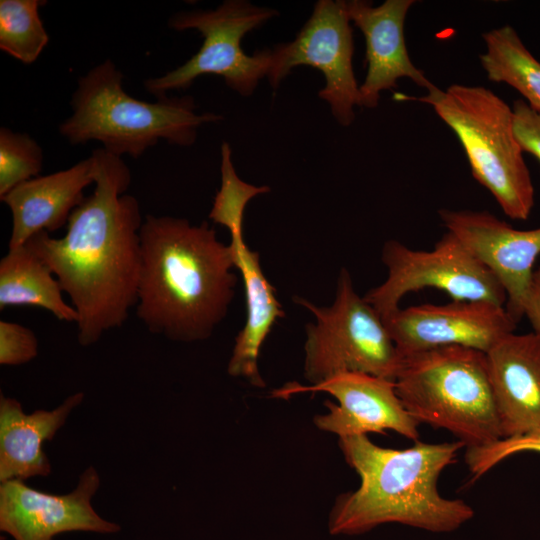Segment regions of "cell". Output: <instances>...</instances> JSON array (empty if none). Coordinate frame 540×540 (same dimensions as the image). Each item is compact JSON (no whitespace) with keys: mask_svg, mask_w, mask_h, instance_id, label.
<instances>
[{"mask_svg":"<svg viewBox=\"0 0 540 540\" xmlns=\"http://www.w3.org/2000/svg\"><path fill=\"white\" fill-rule=\"evenodd\" d=\"M91 155L95 189L72 212L65 235L40 231L24 244L69 295L82 346L121 327L137 305L144 221L138 200L125 194L132 177L122 158L103 148Z\"/></svg>","mask_w":540,"mask_h":540,"instance_id":"6da1fadb","label":"cell"},{"mask_svg":"<svg viewBox=\"0 0 540 540\" xmlns=\"http://www.w3.org/2000/svg\"><path fill=\"white\" fill-rule=\"evenodd\" d=\"M136 314L153 334L172 341L207 339L225 317L236 275L230 245L208 222L147 214L140 229Z\"/></svg>","mask_w":540,"mask_h":540,"instance_id":"7a4b0ae2","label":"cell"},{"mask_svg":"<svg viewBox=\"0 0 540 540\" xmlns=\"http://www.w3.org/2000/svg\"><path fill=\"white\" fill-rule=\"evenodd\" d=\"M339 447L360 485L336 498L329 516L330 534L359 535L386 523L447 533L473 518L469 504L442 496L437 487L443 470L465 447L462 442L417 441L393 449L374 444L368 435H356L339 438Z\"/></svg>","mask_w":540,"mask_h":540,"instance_id":"3957f363","label":"cell"},{"mask_svg":"<svg viewBox=\"0 0 540 540\" xmlns=\"http://www.w3.org/2000/svg\"><path fill=\"white\" fill-rule=\"evenodd\" d=\"M122 80L110 59L80 77L70 102L72 114L59 125V133L73 145L98 141L111 154L138 158L159 140L190 146L202 125L222 119L212 112L196 113L188 95L136 99L123 89Z\"/></svg>","mask_w":540,"mask_h":540,"instance_id":"277c9868","label":"cell"},{"mask_svg":"<svg viewBox=\"0 0 540 540\" xmlns=\"http://www.w3.org/2000/svg\"><path fill=\"white\" fill-rule=\"evenodd\" d=\"M398 397L419 423L452 433L466 448L502 438L486 353L445 346L403 357Z\"/></svg>","mask_w":540,"mask_h":540,"instance_id":"5b68a950","label":"cell"},{"mask_svg":"<svg viewBox=\"0 0 540 540\" xmlns=\"http://www.w3.org/2000/svg\"><path fill=\"white\" fill-rule=\"evenodd\" d=\"M433 107L459 139L472 176L514 220H527L535 203V190L513 128V110L498 95L482 86L452 84L422 97H407Z\"/></svg>","mask_w":540,"mask_h":540,"instance_id":"8992f818","label":"cell"},{"mask_svg":"<svg viewBox=\"0 0 540 540\" xmlns=\"http://www.w3.org/2000/svg\"><path fill=\"white\" fill-rule=\"evenodd\" d=\"M296 302L315 317L306 326L304 376L316 385L344 372L395 381L403 358L381 315L359 296L347 270L340 272L334 303L319 307Z\"/></svg>","mask_w":540,"mask_h":540,"instance_id":"52a82bcc","label":"cell"},{"mask_svg":"<svg viewBox=\"0 0 540 540\" xmlns=\"http://www.w3.org/2000/svg\"><path fill=\"white\" fill-rule=\"evenodd\" d=\"M278 15V11L246 0H226L214 10H190L173 14L171 29L200 32L204 41L199 51L181 66L162 76L144 81L145 89L157 99L170 90L186 89L205 74L223 77L226 85L242 96L251 95L259 81L268 77L273 64V49L248 55L242 38Z\"/></svg>","mask_w":540,"mask_h":540,"instance_id":"ba28073f","label":"cell"},{"mask_svg":"<svg viewBox=\"0 0 540 540\" xmlns=\"http://www.w3.org/2000/svg\"><path fill=\"white\" fill-rule=\"evenodd\" d=\"M381 259L387 277L364 296L381 317L400 308L406 294L424 288L439 289L452 301L506 304V293L497 278L450 232L432 250L411 249L389 240Z\"/></svg>","mask_w":540,"mask_h":540,"instance_id":"9c48e42d","label":"cell"},{"mask_svg":"<svg viewBox=\"0 0 540 540\" xmlns=\"http://www.w3.org/2000/svg\"><path fill=\"white\" fill-rule=\"evenodd\" d=\"M269 191L268 186H254L240 179L232 158L224 156L221 186L209 214L210 219L227 227L231 234L233 261L243 279L246 296L247 319L236 337L227 370L229 375L246 378L257 387L265 386L258 370L260 349L276 321L285 314L262 271L259 254L250 250L243 240L242 224L247 203Z\"/></svg>","mask_w":540,"mask_h":540,"instance_id":"30bf717a","label":"cell"},{"mask_svg":"<svg viewBox=\"0 0 540 540\" xmlns=\"http://www.w3.org/2000/svg\"><path fill=\"white\" fill-rule=\"evenodd\" d=\"M353 52V32L345 1L319 0L295 39L274 46V64L267 78L276 89L299 65L318 69L325 79L318 96L329 104L341 126H349L355 118L354 107L360 106Z\"/></svg>","mask_w":540,"mask_h":540,"instance_id":"8fae6325","label":"cell"},{"mask_svg":"<svg viewBox=\"0 0 540 540\" xmlns=\"http://www.w3.org/2000/svg\"><path fill=\"white\" fill-rule=\"evenodd\" d=\"M382 319L402 358L445 346L487 353L517 326L505 306L485 301L409 306Z\"/></svg>","mask_w":540,"mask_h":540,"instance_id":"7c38bea8","label":"cell"},{"mask_svg":"<svg viewBox=\"0 0 540 540\" xmlns=\"http://www.w3.org/2000/svg\"><path fill=\"white\" fill-rule=\"evenodd\" d=\"M302 392H326L337 404L326 401V414L314 417L315 426L339 438L394 431L419 441V423L410 415L396 392L395 381L359 372H344L316 385L289 383L275 390L276 398Z\"/></svg>","mask_w":540,"mask_h":540,"instance_id":"4fadbf2b","label":"cell"},{"mask_svg":"<svg viewBox=\"0 0 540 540\" xmlns=\"http://www.w3.org/2000/svg\"><path fill=\"white\" fill-rule=\"evenodd\" d=\"M447 229L497 278L506 293L505 309L518 324L540 255V227L516 229L488 211L439 210Z\"/></svg>","mask_w":540,"mask_h":540,"instance_id":"5bb4252c","label":"cell"},{"mask_svg":"<svg viewBox=\"0 0 540 540\" xmlns=\"http://www.w3.org/2000/svg\"><path fill=\"white\" fill-rule=\"evenodd\" d=\"M100 486L93 466L85 469L76 488L64 495L35 490L22 480L0 486V530L14 540H53L64 532L116 533L120 526L100 517L91 499Z\"/></svg>","mask_w":540,"mask_h":540,"instance_id":"9a60e30c","label":"cell"},{"mask_svg":"<svg viewBox=\"0 0 540 540\" xmlns=\"http://www.w3.org/2000/svg\"><path fill=\"white\" fill-rule=\"evenodd\" d=\"M414 0H386L373 6L366 0L345 1L350 21L364 35L367 73L359 86L360 107L376 108L380 93L409 78L430 92L437 88L411 61L404 38V22Z\"/></svg>","mask_w":540,"mask_h":540,"instance_id":"2e32d148","label":"cell"},{"mask_svg":"<svg viewBox=\"0 0 540 540\" xmlns=\"http://www.w3.org/2000/svg\"><path fill=\"white\" fill-rule=\"evenodd\" d=\"M486 357L502 438L540 427V337L510 333Z\"/></svg>","mask_w":540,"mask_h":540,"instance_id":"e0dca14e","label":"cell"},{"mask_svg":"<svg viewBox=\"0 0 540 540\" xmlns=\"http://www.w3.org/2000/svg\"><path fill=\"white\" fill-rule=\"evenodd\" d=\"M95 181L93 156L68 169L32 178L0 197L10 209L9 249L23 246L40 231L54 232L85 199L84 189Z\"/></svg>","mask_w":540,"mask_h":540,"instance_id":"ac0fdd59","label":"cell"},{"mask_svg":"<svg viewBox=\"0 0 540 540\" xmlns=\"http://www.w3.org/2000/svg\"><path fill=\"white\" fill-rule=\"evenodd\" d=\"M84 399L83 392L67 397L53 410L23 411L15 398L0 397V482L48 476L51 464L43 451L71 411Z\"/></svg>","mask_w":540,"mask_h":540,"instance_id":"d6986e66","label":"cell"},{"mask_svg":"<svg viewBox=\"0 0 540 540\" xmlns=\"http://www.w3.org/2000/svg\"><path fill=\"white\" fill-rule=\"evenodd\" d=\"M51 270L25 245L9 249L0 260V309L31 305L51 312L58 320L77 323L73 306Z\"/></svg>","mask_w":540,"mask_h":540,"instance_id":"ffe728a7","label":"cell"},{"mask_svg":"<svg viewBox=\"0 0 540 540\" xmlns=\"http://www.w3.org/2000/svg\"><path fill=\"white\" fill-rule=\"evenodd\" d=\"M486 51L481 65L490 81L506 83L518 91L524 101L540 112V62L530 53L510 25L483 34Z\"/></svg>","mask_w":540,"mask_h":540,"instance_id":"44dd1931","label":"cell"},{"mask_svg":"<svg viewBox=\"0 0 540 540\" xmlns=\"http://www.w3.org/2000/svg\"><path fill=\"white\" fill-rule=\"evenodd\" d=\"M45 0L0 1V49L24 64L35 62L49 41L39 16Z\"/></svg>","mask_w":540,"mask_h":540,"instance_id":"7402d4cb","label":"cell"},{"mask_svg":"<svg viewBox=\"0 0 540 540\" xmlns=\"http://www.w3.org/2000/svg\"><path fill=\"white\" fill-rule=\"evenodd\" d=\"M41 146L27 133L0 129V197L38 177L43 165Z\"/></svg>","mask_w":540,"mask_h":540,"instance_id":"603a6c76","label":"cell"},{"mask_svg":"<svg viewBox=\"0 0 540 540\" xmlns=\"http://www.w3.org/2000/svg\"><path fill=\"white\" fill-rule=\"evenodd\" d=\"M531 451L540 453V427L485 446L466 448L465 462L472 480H477L508 457Z\"/></svg>","mask_w":540,"mask_h":540,"instance_id":"cb8c5ba5","label":"cell"},{"mask_svg":"<svg viewBox=\"0 0 540 540\" xmlns=\"http://www.w3.org/2000/svg\"><path fill=\"white\" fill-rule=\"evenodd\" d=\"M38 355L35 333L15 322L0 321V364L16 366L30 362Z\"/></svg>","mask_w":540,"mask_h":540,"instance_id":"d4e9b609","label":"cell"},{"mask_svg":"<svg viewBox=\"0 0 540 540\" xmlns=\"http://www.w3.org/2000/svg\"><path fill=\"white\" fill-rule=\"evenodd\" d=\"M513 128L523 152L540 161V112L532 109L524 100L513 103Z\"/></svg>","mask_w":540,"mask_h":540,"instance_id":"484cf974","label":"cell"},{"mask_svg":"<svg viewBox=\"0 0 540 540\" xmlns=\"http://www.w3.org/2000/svg\"><path fill=\"white\" fill-rule=\"evenodd\" d=\"M523 314L530 322L533 332L540 337V267L533 273L524 301Z\"/></svg>","mask_w":540,"mask_h":540,"instance_id":"4316f807","label":"cell"}]
</instances>
